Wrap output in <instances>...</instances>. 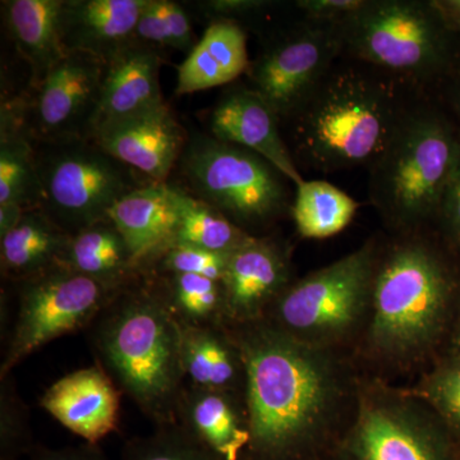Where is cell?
<instances>
[{"mask_svg": "<svg viewBox=\"0 0 460 460\" xmlns=\"http://www.w3.org/2000/svg\"><path fill=\"white\" fill-rule=\"evenodd\" d=\"M226 328L246 375L248 452L262 460L283 459L332 419L339 399L337 371L317 345L268 321Z\"/></svg>", "mask_w": 460, "mask_h": 460, "instance_id": "cell-1", "label": "cell"}, {"mask_svg": "<svg viewBox=\"0 0 460 460\" xmlns=\"http://www.w3.org/2000/svg\"><path fill=\"white\" fill-rule=\"evenodd\" d=\"M417 95L419 91L374 66L338 62L290 120L296 154L317 172L368 169Z\"/></svg>", "mask_w": 460, "mask_h": 460, "instance_id": "cell-2", "label": "cell"}, {"mask_svg": "<svg viewBox=\"0 0 460 460\" xmlns=\"http://www.w3.org/2000/svg\"><path fill=\"white\" fill-rule=\"evenodd\" d=\"M98 365L156 428L175 425L186 385L181 326L153 280L142 274L122 288L90 325Z\"/></svg>", "mask_w": 460, "mask_h": 460, "instance_id": "cell-3", "label": "cell"}, {"mask_svg": "<svg viewBox=\"0 0 460 460\" xmlns=\"http://www.w3.org/2000/svg\"><path fill=\"white\" fill-rule=\"evenodd\" d=\"M339 30L343 58L425 95L460 75V36L438 0H366Z\"/></svg>", "mask_w": 460, "mask_h": 460, "instance_id": "cell-4", "label": "cell"}, {"mask_svg": "<svg viewBox=\"0 0 460 460\" xmlns=\"http://www.w3.org/2000/svg\"><path fill=\"white\" fill-rule=\"evenodd\" d=\"M460 292L458 268L417 230L378 255L372 284L371 341L392 357L414 356L440 337Z\"/></svg>", "mask_w": 460, "mask_h": 460, "instance_id": "cell-5", "label": "cell"}, {"mask_svg": "<svg viewBox=\"0 0 460 460\" xmlns=\"http://www.w3.org/2000/svg\"><path fill=\"white\" fill-rule=\"evenodd\" d=\"M459 160L460 138L447 111L435 96L417 95L389 145L368 168L372 205L399 232L436 223Z\"/></svg>", "mask_w": 460, "mask_h": 460, "instance_id": "cell-6", "label": "cell"}, {"mask_svg": "<svg viewBox=\"0 0 460 460\" xmlns=\"http://www.w3.org/2000/svg\"><path fill=\"white\" fill-rule=\"evenodd\" d=\"M177 168L190 195L243 229L268 226L292 210L288 178L255 151L211 135L189 137Z\"/></svg>", "mask_w": 460, "mask_h": 460, "instance_id": "cell-7", "label": "cell"}, {"mask_svg": "<svg viewBox=\"0 0 460 460\" xmlns=\"http://www.w3.org/2000/svg\"><path fill=\"white\" fill-rule=\"evenodd\" d=\"M38 210L74 235L108 219L120 199L151 183L100 147L93 138L36 144Z\"/></svg>", "mask_w": 460, "mask_h": 460, "instance_id": "cell-8", "label": "cell"}, {"mask_svg": "<svg viewBox=\"0 0 460 460\" xmlns=\"http://www.w3.org/2000/svg\"><path fill=\"white\" fill-rule=\"evenodd\" d=\"M378 255L376 244L368 242L289 284L262 320L314 345L347 334L371 304Z\"/></svg>", "mask_w": 460, "mask_h": 460, "instance_id": "cell-9", "label": "cell"}, {"mask_svg": "<svg viewBox=\"0 0 460 460\" xmlns=\"http://www.w3.org/2000/svg\"><path fill=\"white\" fill-rule=\"evenodd\" d=\"M16 311L0 362V380L50 341L90 328L120 289L58 266L16 281Z\"/></svg>", "mask_w": 460, "mask_h": 460, "instance_id": "cell-10", "label": "cell"}, {"mask_svg": "<svg viewBox=\"0 0 460 460\" xmlns=\"http://www.w3.org/2000/svg\"><path fill=\"white\" fill-rule=\"evenodd\" d=\"M301 16V14H299ZM343 58L339 23L299 18L272 36L247 71L251 90L290 120Z\"/></svg>", "mask_w": 460, "mask_h": 460, "instance_id": "cell-11", "label": "cell"}, {"mask_svg": "<svg viewBox=\"0 0 460 460\" xmlns=\"http://www.w3.org/2000/svg\"><path fill=\"white\" fill-rule=\"evenodd\" d=\"M107 63L84 53H66L33 84L21 102L23 123L36 144L89 140L95 133Z\"/></svg>", "mask_w": 460, "mask_h": 460, "instance_id": "cell-12", "label": "cell"}, {"mask_svg": "<svg viewBox=\"0 0 460 460\" xmlns=\"http://www.w3.org/2000/svg\"><path fill=\"white\" fill-rule=\"evenodd\" d=\"M358 460H449L440 432L422 411L392 399H366L357 417Z\"/></svg>", "mask_w": 460, "mask_h": 460, "instance_id": "cell-13", "label": "cell"}, {"mask_svg": "<svg viewBox=\"0 0 460 460\" xmlns=\"http://www.w3.org/2000/svg\"><path fill=\"white\" fill-rule=\"evenodd\" d=\"M289 256L275 239L252 235L232 251L222 280L224 325L262 320L289 286Z\"/></svg>", "mask_w": 460, "mask_h": 460, "instance_id": "cell-14", "label": "cell"}, {"mask_svg": "<svg viewBox=\"0 0 460 460\" xmlns=\"http://www.w3.org/2000/svg\"><path fill=\"white\" fill-rule=\"evenodd\" d=\"M100 147L124 164L155 181L168 183L177 168L189 135L168 102L102 127L93 136Z\"/></svg>", "mask_w": 460, "mask_h": 460, "instance_id": "cell-15", "label": "cell"}, {"mask_svg": "<svg viewBox=\"0 0 460 460\" xmlns=\"http://www.w3.org/2000/svg\"><path fill=\"white\" fill-rule=\"evenodd\" d=\"M120 395L96 363L51 384L40 398V407L84 443L99 445L119 425Z\"/></svg>", "mask_w": 460, "mask_h": 460, "instance_id": "cell-16", "label": "cell"}, {"mask_svg": "<svg viewBox=\"0 0 460 460\" xmlns=\"http://www.w3.org/2000/svg\"><path fill=\"white\" fill-rule=\"evenodd\" d=\"M280 120L248 86L226 90L208 117V135L255 151L279 169L295 186L304 181L289 146L281 137Z\"/></svg>", "mask_w": 460, "mask_h": 460, "instance_id": "cell-17", "label": "cell"}, {"mask_svg": "<svg viewBox=\"0 0 460 460\" xmlns=\"http://www.w3.org/2000/svg\"><path fill=\"white\" fill-rule=\"evenodd\" d=\"M147 0H65L60 38L66 53H84L108 63L135 42Z\"/></svg>", "mask_w": 460, "mask_h": 460, "instance_id": "cell-18", "label": "cell"}, {"mask_svg": "<svg viewBox=\"0 0 460 460\" xmlns=\"http://www.w3.org/2000/svg\"><path fill=\"white\" fill-rule=\"evenodd\" d=\"M235 392L184 385L178 401L175 425L220 460H241L250 450L246 410L241 411Z\"/></svg>", "mask_w": 460, "mask_h": 460, "instance_id": "cell-19", "label": "cell"}, {"mask_svg": "<svg viewBox=\"0 0 460 460\" xmlns=\"http://www.w3.org/2000/svg\"><path fill=\"white\" fill-rule=\"evenodd\" d=\"M162 57L156 48L132 42L107 65L95 133L165 104L160 84ZM93 133V136H95Z\"/></svg>", "mask_w": 460, "mask_h": 460, "instance_id": "cell-20", "label": "cell"}, {"mask_svg": "<svg viewBox=\"0 0 460 460\" xmlns=\"http://www.w3.org/2000/svg\"><path fill=\"white\" fill-rule=\"evenodd\" d=\"M108 217L126 239L141 274L174 243L178 208L169 183L151 181L133 190L111 208Z\"/></svg>", "mask_w": 460, "mask_h": 460, "instance_id": "cell-21", "label": "cell"}, {"mask_svg": "<svg viewBox=\"0 0 460 460\" xmlns=\"http://www.w3.org/2000/svg\"><path fill=\"white\" fill-rule=\"evenodd\" d=\"M250 65L243 27L229 21H215L178 66L175 93L189 95L226 86L246 75Z\"/></svg>", "mask_w": 460, "mask_h": 460, "instance_id": "cell-22", "label": "cell"}, {"mask_svg": "<svg viewBox=\"0 0 460 460\" xmlns=\"http://www.w3.org/2000/svg\"><path fill=\"white\" fill-rule=\"evenodd\" d=\"M181 356L187 385L222 392L244 387L241 350L226 325L181 326Z\"/></svg>", "mask_w": 460, "mask_h": 460, "instance_id": "cell-23", "label": "cell"}, {"mask_svg": "<svg viewBox=\"0 0 460 460\" xmlns=\"http://www.w3.org/2000/svg\"><path fill=\"white\" fill-rule=\"evenodd\" d=\"M72 235L38 208L27 210L0 238V269L5 279L26 280L66 265Z\"/></svg>", "mask_w": 460, "mask_h": 460, "instance_id": "cell-24", "label": "cell"}, {"mask_svg": "<svg viewBox=\"0 0 460 460\" xmlns=\"http://www.w3.org/2000/svg\"><path fill=\"white\" fill-rule=\"evenodd\" d=\"M65 0H8L3 18L12 41L40 81L66 51L60 38V12Z\"/></svg>", "mask_w": 460, "mask_h": 460, "instance_id": "cell-25", "label": "cell"}, {"mask_svg": "<svg viewBox=\"0 0 460 460\" xmlns=\"http://www.w3.org/2000/svg\"><path fill=\"white\" fill-rule=\"evenodd\" d=\"M0 128V208H38L40 183L35 142L23 123L20 102L2 105Z\"/></svg>", "mask_w": 460, "mask_h": 460, "instance_id": "cell-26", "label": "cell"}, {"mask_svg": "<svg viewBox=\"0 0 460 460\" xmlns=\"http://www.w3.org/2000/svg\"><path fill=\"white\" fill-rule=\"evenodd\" d=\"M66 265L113 289H122L142 275L126 239L109 217L72 235Z\"/></svg>", "mask_w": 460, "mask_h": 460, "instance_id": "cell-27", "label": "cell"}, {"mask_svg": "<svg viewBox=\"0 0 460 460\" xmlns=\"http://www.w3.org/2000/svg\"><path fill=\"white\" fill-rule=\"evenodd\" d=\"M359 204L344 190L325 181H304L296 187L293 220L304 238L332 237L347 228Z\"/></svg>", "mask_w": 460, "mask_h": 460, "instance_id": "cell-28", "label": "cell"}, {"mask_svg": "<svg viewBox=\"0 0 460 460\" xmlns=\"http://www.w3.org/2000/svg\"><path fill=\"white\" fill-rule=\"evenodd\" d=\"M181 326L224 325L222 281L192 274H145Z\"/></svg>", "mask_w": 460, "mask_h": 460, "instance_id": "cell-29", "label": "cell"}, {"mask_svg": "<svg viewBox=\"0 0 460 460\" xmlns=\"http://www.w3.org/2000/svg\"><path fill=\"white\" fill-rule=\"evenodd\" d=\"M172 189L178 208L177 234L172 244L230 253L252 237L213 206L193 198L180 187Z\"/></svg>", "mask_w": 460, "mask_h": 460, "instance_id": "cell-30", "label": "cell"}, {"mask_svg": "<svg viewBox=\"0 0 460 460\" xmlns=\"http://www.w3.org/2000/svg\"><path fill=\"white\" fill-rule=\"evenodd\" d=\"M122 460H220L177 425L156 428L154 434L135 438L123 447Z\"/></svg>", "mask_w": 460, "mask_h": 460, "instance_id": "cell-31", "label": "cell"}, {"mask_svg": "<svg viewBox=\"0 0 460 460\" xmlns=\"http://www.w3.org/2000/svg\"><path fill=\"white\" fill-rule=\"evenodd\" d=\"M229 253L213 252L202 248L172 244L156 256L142 274H192L222 281Z\"/></svg>", "mask_w": 460, "mask_h": 460, "instance_id": "cell-32", "label": "cell"}, {"mask_svg": "<svg viewBox=\"0 0 460 460\" xmlns=\"http://www.w3.org/2000/svg\"><path fill=\"white\" fill-rule=\"evenodd\" d=\"M0 381V456L2 460H18L35 447L30 436L29 413L9 378Z\"/></svg>", "mask_w": 460, "mask_h": 460, "instance_id": "cell-33", "label": "cell"}, {"mask_svg": "<svg viewBox=\"0 0 460 460\" xmlns=\"http://www.w3.org/2000/svg\"><path fill=\"white\" fill-rule=\"evenodd\" d=\"M420 394L447 426L460 432V353L445 359L426 377Z\"/></svg>", "mask_w": 460, "mask_h": 460, "instance_id": "cell-34", "label": "cell"}, {"mask_svg": "<svg viewBox=\"0 0 460 460\" xmlns=\"http://www.w3.org/2000/svg\"><path fill=\"white\" fill-rule=\"evenodd\" d=\"M163 21H164L166 48L183 51L187 56L198 45L186 8L172 0H160Z\"/></svg>", "mask_w": 460, "mask_h": 460, "instance_id": "cell-35", "label": "cell"}, {"mask_svg": "<svg viewBox=\"0 0 460 460\" xmlns=\"http://www.w3.org/2000/svg\"><path fill=\"white\" fill-rule=\"evenodd\" d=\"M436 224L441 234L460 253V160L444 190Z\"/></svg>", "mask_w": 460, "mask_h": 460, "instance_id": "cell-36", "label": "cell"}, {"mask_svg": "<svg viewBox=\"0 0 460 460\" xmlns=\"http://www.w3.org/2000/svg\"><path fill=\"white\" fill-rule=\"evenodd\" d=\"M274 4L266 0H208L199 2V8L211 22L229 21L242 26V20L266 13Z\"/></svg>", "mask_w": 460, "mask_h": 460, "instance_id": "cell-37", "label": "cell"}, {"mask_svg": "<svg viewBox=\"0 0 460 460\" xmlns=\"http://www.w3.org/2000/svg\"><path fill=\"white\" fill-rule=\"evenodd\" d=\"M366 0H299L295 3L299 14L308 20L341 23L344 18L358 11Z\"/></svg>", "mask_w": 460, "mask_h": 460, "instance_id": "cell-38", "label": "cell"}, {"mask_svg": "<svg viewBox=\"0 0 460 460\" xmlns=\"http://www.w3.org/2000/svg\"><path fill=\"white\" fill-rule=\"evenodd\" d=\"M30 460H111L100 450L99 445L84 443L78 447H66L60 449L33 447Z\"/></svg>", "mask_w": 460, "mask_h": 460, "instance_id": "cell-39", "label": "cell"}, {"mask_svg": "<svg viewBox=\"0 0 460 460\" xmlns=\"http://www.w3.org/2000/svg\"><path fill=\"white\" fill-rule=\"evenodd\" d=\"M434 96L447 111L460 138V75L445 84Z\"/></svg>", "mask_w": 460, "mask_h": 460, "instance_id": "cell-40", "label": "cell"}, {"mask_svg": "<svg viewBox=\"0 0 460 460\" xmlns=\"http://www.w3.org/2000/svg\"><path fill=\"white\" fill-rule=\"evenodd\" d=\"M445 16L452 23L453 29L460 36V0H438Z\"/></svg>", "mask_w": 460, "mask_h": 460, "instance_id": "cell-41", "label": "cell"}, {"mask_svg": "<svg viewBox=\"0 0 460 460\" xmlns=\"http://www.w3.org/2000/svg\"><path fill=\"white\" fill-rule=\"evenodd\" d=\"M454 348H456V353H460V321L458 328H456V337H454Z\"/></svg>", "mask_w": 460, "mask_h": 460, "instance_id": "cell-42", "label": "cell"}]
</instances>
